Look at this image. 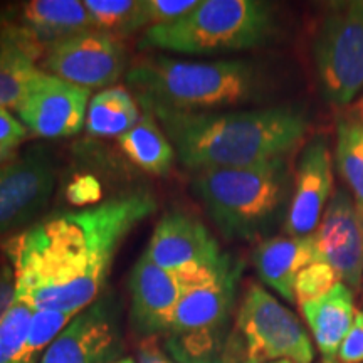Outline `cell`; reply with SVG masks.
I'll use <instances>...</instances> for the list:
<instances>
[{
    "label": "cell",
    "mask_w": 363,
    "mask_h": 363,
    "mask_svg": "<svg viewBox=\"0 0 363 363\" xmlns=\"http://www.w3.org/2000/svg\"><path fill=\"white\" fill-rule=\"evenodd\" d=\"M126 83L143 111H224L261 103L272 91L264 67L249 59L189 61L162 54L133 62Z\"/></svg>",
    "instance_id": "obj_3"
},
{
    "label": "cell",
    "mask_w": 363,
    "mask_h": 363,
    "mask_svg": "<svg viewBox=\"0 0 363 363\" xmlns=\"http://www.w3.org/2000/svg\"><path fill=\"white\" fill-rule=\"evenodd\" d=\"M123 39L89 29L52 44L39 69L84 89H108L128 71Z\"/></svg>",
    "instance_id": "obj_9"
},
{
    "label": "cell",
    "mask_w": 363,
    "mask_h": 363,
    "mask_svg": "<svg viewBox=\"0 0 363 363\" xmlns=\"http://www.w3.org/2000/svg\"><path fill=\"white\" fill-rule=\"evenodd\" d=\"M115 363H135V360H133V358H130V357H125V358H120V360L115 362Z\"/></svg>",
    "instance_id": "obj_36"
},
{
    "label": "cell",
    "mask_w": 363,
    "mask_h": 363,
    "mask_svg": "<svg viewBox=\"0 0 363 363\" xmlns=\"http://www.w3.org/2000/svg\"><path fill=\"white\" fill-rule=\"evenodd\" d=\"M138 363H175L165 352L160 350L152 340H147L142 345L138 353Z\"/></svg>",
    "instance_id": "obj_33"
},
{
    "label": "cell",
    "mask_w": 363,
    "mask_h": 363,
    "mask_svg": "<svg viewBox=\"0 0 363 363\" xmlns=\"http://www.w3.org/2000/svg\"><path fill=\"white\" fill-rule=\"evenodd\" d=\"M271 363H294L291 360H278V362H271Z\"/></svg>",
    "instance_id": "obj_37"
},
{
    "label": "cell",
    "mask_w": 363,
    "mask_h": 363,
    "mask_svg": "<svg viewBox=\"0 0 363 363\" xmlns=\"http://www.w3.org/2000/svg\"><path fill=\"white\" fill-rule=\"evenodd\" d=\"M187 169H234L288 157L306 142L310 120L293 104L182 113L150 110Z\"/></svg>",
    "instance_id": "obj_2"
},
{
    "label": "cell",
    "mask_w": 363,
    "mask_h": 363,
    "mask_svg": "<svg viewBox=\"0 0 363 363\" xmlns=\"http://www.w3.org/2000/svg\"><path fill=\"white\" fill-rule=\"evenodd\" d=\"M333 157L326 136H313L298 157L293 192L283 225L286 235H313L333 195Z\"/></svg>",
    "instance_id": "obj_15"
},
{
    "label": "cell",
    "mask_w": 363,
    "mask_h": 363,
    "mask_svg": "<svg viewBox=\"0 0 363 363\" xmlns=\"http://www.w3.org/2000/svg\"><path fill=\"white\" fill-rule=\"evenodd\" d=\"M121 353L120 306L106 294L72 318L39 363H115Z\"/></svg>",
    "instance_id": "obj_11"
},
{
    "label": "cell",
    "mask_w": 363,
    "mask_h": 363,
    "mask_svg": "<svg viewBox=\"0 0 363 363\" xmlns=\"http://www.w3.org/2000/svg\"><path fill=\"white\" fill-rule=\"evenodd\" d=\"M145 254L179 278H192L212 269L225 256L207 225L180 211L167 212L158 220Z\"/></svg>",
    "instance_id": "obj_13"
},
{
    "label": "cell",
    "mask_w": 363,
    "mask_h": 363,
    "mask_svg": "<svg viewBox=\"0 0 363 363\" xmlns=\"http://www.w3.org/2000/svg\"><path fill=\"white\" fill-rule=\"evenodd\" d=\"M244 262L225 254L212 269L180 278L182 294L163 352L175 363H222Z\"/></svg>",
    "instance_id": "obj_6"
},
{
    "label": "cell",
    "mask_w": 363,
    "mask_h": 363,
    "mask_svg": "<svg viewBox=\"0 0 363 363\" xmlns=\"http://www.w3.org/2000/svg\"><path fill=\"white\" fill-rule=\"evenodd\" d=\"M313 62L325 103L350 106L363 89V0L326 7L313 38Z\"/></svg>",
    "instance_id": "obj_8"
},
{
    "label": "cell",
    "mask_w": 363,
    "mask_h": 363,
    "mask_svg": "<svg viewBox=\"0 0 363 363\" xmlns=\"http://www.w3.org/2000/svg\"><path fill=\"white\" fill-rule=\"evenodd\" d=\"M54 187V158L40 145L0 165V238L33 222L48 207Z\"/></svg>",
    "instance_id": "obj_10"
},
{
    "label": "cell",
    "mask_w": 363,
    "mask_h": 363,
    "mask_svg": "<svg viewBox=\"0 0 363 363\" xmlns=\"http://www.w3.org/2000/svg\"><path fill=\"white\" fill-rule=\"evenodd\" d=\"M130 323L140 338L165 335L174 321L182 294V281L174 272L157 266L147 254L135 262L130 274Z\"/></svg>",
    "instance_id": "obj_16"
},
{
    "label": "cell",
    "mask_w": 363,
    "mask_h": 363,
    "mask_svg": "<svg viewBox=\"0 0 363 363\" xmlns=\"http://www.w3.org/2000/svg\"><path fill=\"white\" fill-rule=\"evenodd\" d=\"M335 158L340 175L363 214V118L347 111L340 116Z\"/></svg>",
    "instance_id": "obj_23"
},
{
    "label": "cell",
    "mask_w": 363,
    "mask_h": 363,
    "mask_svg": "<svg viewBox=\"0 0 363 363\" xmlns=\"http://www.w3.org/2000/svg\"><path fill=\"white\" fill-rule=\"evenodd\" d=\"M323 363H335L345 337L355 320V293L338 283L325 296L299 306Z\"/></svg>",
    "instance_id": "obj_19"
},
{
    "label": "cell",
    "mask_w": 363,
    "mask_h": 363,
    "mask_svg": "<svg viewBox=\"0 0 363 363\" xmlns=\"http://www.w3.org/2000/svg\"><path fill=\"white\" fill-rule=\"evenodd\" d=\"M89 89L40 71L13 108L22 125L35 138H66L86 125Z\"/></svg>",
    "instance_id": "obj_12"
},
{
    "label": "cell",
    "mask_w": 363,
    "mask_h": 363,
    "mask_svg": "<svg viewBox=\"0 0 363 363\" xmlns=\"http://www.w3.org/2000/svg\"><path fill=\"white\" fill-rule=\"evenodd\" d=\"M43 49L7 24H0V108H16L39 74Z\"/></svg>",
    "instance_id": "obj_20"
},
{
    "label": "cell",
    "mask_w": 363,
    "mask_h": 363,
    "mask_svg": "<svg viewBox=\"0 0 363 363\" xmlns=\"http://www.w3.org/2000/svg\"><path fill=\"white\" fill-rule=\"evenodd\" d=\"M17 155H19V152L13 148H0V165H4V163L11 162L16 158Z\"/></svg>",
    "instance_id": "obj_35"
},
{
    "label": "cell",
    "mask_w": 363,
    "mask_h": 363,
    "mask_svg": "<svg viewBox=\"0 0 363 363\" xmlns=\"http://www.w3.org/2000/svg\"><path fill=\"white\" fill-rule=\"evenodd\" d=\"M362 296H363V283H362Z\"/></svg>",
    "instance_id": "obj_38"
},
{
    "label": "cell",
    "mask_w": 363,
    "mask_h": 363,
    "mask_svg": "<svg viewBox=\"0 0 363 363\" xmlns=\"http://www.w3.org/2000/svg\"><path fill=\"white\" fill-rule=\"evenodd\" d=\"M347 113H350V115H355V116H360L363 118V89H362V98H358L353 101L350 106L347 108Z\"/></svg>",
    "instance_id": "obj_34"
},
{
    "label": "cell",
    "mask_w": 363,
    "mask_h": 363,
    "mask_svg": "<svg viewBox=\"0 0 363 363\" xmlns=\"http://www.w3.org/2000/svg\"><path fill=\"white\" fill-rule=\"evenodd\" d=\"M157 206L152 194L133 190L45 217L6 240L2 251L16 272V301L69 316L86 310L101 294L121 242Z\"/></svg>",
    "instance_id": "obj_1"
},
{
    "label": "cell",
    "mask_w": 363,
    "mask_h": 363,
    "mask_svg": "<svg viewBox=\"0 0 363 363\" xmlns=\"http://www.w3.org/2000/svg\"><path fill=\"white\" fill-rule=\"evenodd\" d=\"M29 136V131L19 118H16L6 108H0V148L17 150Z\"/></svg>",
    "instance_id": "obj_30"
},
{
    "label": "cell",
    "mask_w": 363,
    "mask_h": 363,
    "mask_svg": "<svg viewBox=\"0 0 363 363\" xmlns=\"http://www.w3.org/2000/svg\"><path fill=\"white\" fill-rule=\"evenodd\" d=\"M99 197H101V185L89 175L78 177L67 187V199L74 206H89V203L96 202Z\"/></svg>",
    "instance_id": "obj_31"
},
{
    "label": "cell",
    "mask_w": 363,
    "mask_h": 363,
    "mask_svg": "<svg viewBox=\"0 0 363 363\" xmlns=\"http://www.w3.org/2000/svg\"><path fill=\"white\" fill-rule=\"evenodd\" d=\"M335 363H363V310H357L355 320L340 347Z\"/></svg>",
    "instance_id": "obj_29"
},
{
    "label": "cell",
    "mask_w": 363,
    "mask_h": 363,
    "mask_svg": "<svg viewBox=\"0 0 363 363\" xmlns=\"http://www.w3.org/2000/svg\"><path fill=\"white\" fill-rule=\"evenodd\" d=\"M316 262H326L338 272L353 293L363 283V214L352 194L338 189L331 195L323 219L315 230Z\"/></svg>",
    "instance_id": "obj_14"
},
{
    "label": "cell",
    "mask_w": 363,
    "mask_h": 363,
    "mask_svg": "<svg viewBox=\"0 0 363 363\" xmlns=\"http://www.w3.org/2000/svg\"><path fill=\"white\" fill-rule=\"evenodd\" d=\"M311 340L298 316L256 283L235 311L222 363H311Z\"/></svg>",
    "instance_id": "obj_7"
},
{
    "label": "cell",
    "mask_w": 363,
    "mask_h": 363,
    "mask_svg": "<svg viewBox=\"0 0 363 363\" xmlns=\"http://www.w3.org/2000/svg\"><path fill=\"white\" fill-rule=\"evenodd\" d=\"M16 303V272L9 259H0V321Z\"/></svg>",
    "instance_id": "obj_32"
},
{
    "label": "cell",
    "mask_w": 363,
    "mask_h": 363,
    "mask_svg": "<svg viewBox=\"0 0 363 363\" xmlns=\"http://www.w3.org/2000/svg\"><path fill=\"white\" fill-rule=\"evenodd\" d=\"M0 24L26 35L45 52L52 44L93 29L84 2L78 0H30L0 12Z\"/></svg>",
    "instance_id": "obj_17"
},
{
    "label": "cell",
    "mask_w": 363,
    "mask_h": 363,
    "mask_svg": "<svg viewBox=\"0 0 363 363\" xmlns=\"http://www.w3.org/2000/svg\"><path fill=\"white\" fill-rule=\"evenodd\" d=\"M34 311L16 301L0 321V363H22L21 353L29 333Z\"/></svg>",
    "instance_id": "obj_26"
},
{
    "label": "cell",
    "mask_w": 363,
    "mask_h": 363,
    "mask_svg": "<svg viewBox=\"0 0 363 363\" xmlns=\"http://www.w3.org/2000/svg\"><path fill=\"white\" fill-rule=\"evenodd\" d=\"M338 283H342L338 272L326 262H313L298 274L294 283V296L299 306L325 296Z\"/></svg>",
    "instance_id": "obj_27"
},
{
    "label": "cell",
    "mask_w": 363,
    "mask_h": 363,
    "mask_svg": "<svg viewBox=\"0 0 363 363\" xmlns=\"http://www.w3.org/2000/svg\"><path fill=\"white\" fill-rule=\"evenodd\" d=\"M118 145L136 167L152 175L169 174L177 158L175 148L172 147L165 131L157 118L148 111L142 113L133 128L118 136Z\"/></svg>",
    "instance_id": "obj_21"
},
{
    "label": "cell",
    "mask_w": 363,
    "mask_h": 363,
    "mask_svg": "<svg viewBox=\"0 0 363 363\" xmlns=\"http://www.w3.org/2000/svg\"><path fill=\"white\" fill-rule=\"evenodd\" d=\"M278 34L276 7L262 0H201L187 16L148 27L140 49H160L189 56L249 51Z\"/></svg>",
    "instance_id": "obj_5"
},
{
    "label": "cell",
    "mask_w": 363,
    "mask_h": 363,
    "mask_svg": "<svg viewBox=\"0 0 363 363\" xmlns=\"http://www.w3.org/2000/svg\"><path fill=\"white\" fill-rule=\"evenodd\" d=\"M84 7L94 30L118 39L148 29L143 0H86Z\"/></svg>",
    "instance_id": "obj_24"
},
{
    "label": "cell",
    "mask_w": 363,
    "mask_h": 363,
    "mask_svg": "<svg viewBox=\"0 0 363 363\" xmlns=\"http://www.w3.org/2000/svg\"><path fill=\"white\" fill-rule=\"evenodd\" d=\"M74 316L59 311H34L29 333L21 353L22 363H39L49 345L59 337Z\"/></svg>",
    "instance_id": "obj_25"
},
{
    "label": "cell",
    "mask_w": 363,
    "mask_h": 363,
    "mask_svg": "<svg viewBox=\"0 0 363 363\" xmlns=\"http://www.w3.org/2000/svg\"><path fill=\"white\" fill-rule=\"evenodd\" d=\"M313 262H316L315 235L266 238L252 252V264L259 279L288 303L296 301L294 283L298 274Z\"/></svg>",
    "instance_id": "obj_18"
},
{
    "label": "cell",
    "mask_w": 363,
    "mask_h": 363,
    "mask_svg": "<svg viewBox=\"0 0 363 363\" xmlns=\"http://www.w3.org/2000/svg\"><path fill=\"white\" fill-rule=\"evenodd\" d=\"M293 174L288 157H279L256 165L199 170L192 190L222 238L252 242L284 225Z\"/></svg>",
    "instance_id": "obj_4"
},
{
    "label": "cell",
    "mask_w": 363,
    "mask_h": 363,
    "mask_svg": "<svg viewBox=\"0 0 363 363\" xmlns=\"http://www.w3.org/2000/svg\"><path fill=\"white\" fill-rule=\"evenodd\" d=\"M138 103L133 94L123 86L101 89L89 101L86 116V131L94 138L104 136H121L138 123Z\"/></svg>",
    "instance_id": "obj_22"
},
{
    "label": "cell",
    "mask_w": 363,
    "mask_h": 363,
    "mask_svg": "<svg viewBox=\"0 0 363 363\" xmlns=\"http://www.w3.org/2000/svg\"><path fill=\"white\" fill-rule=\"evenodd\" d=\"M201 0H143L145 21L148 27L175 22L199 6Z\"/></svg>",
    "instance_id": "obj_28"
}]
</instances>
